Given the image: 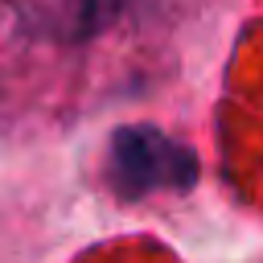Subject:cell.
<instances>
[{"label":"cell","instance_id":"cell-1","mask_svg":"<svg viewBox=\"0 0 263 263\" xmlns=\"http://www.w3.org/2000/svg\"><path fill=\"white\" fill-rule=\"evenodd\" d=\"M197 156L152 123L119 127L107 144V181L123 197H148L164 189H189L197 181Z\"/></svg>","mask_w":263,"mask_h":263},{"label":"cell","instance_id":"cell-2","mask_svg":"<svg viewBox=\"0 0 263 263\" xmlns=\"http://www.w3.org/2000/svg\"><path fill=\"white\" fill-rule=\"evenodd\" d=\"M123 0H82L78 4V37H95L99 29L111 25V16L119 12Z\"/></svg>","mask_w":263,"mask_h":263}]
</instances>
